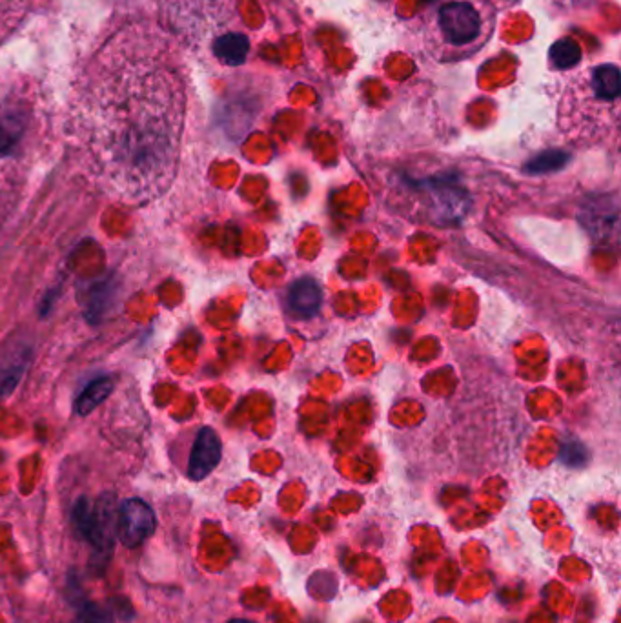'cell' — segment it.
Segmentation results:
<instances>
[{"mask_svg": "<svg viewBox=\"0 0 621 623\" xmlns=\"http://www.w3.org/2000/svg\"><path fill=\"white\" fill-rule=\"evenodd\" d=\"M186 112V72L170 35L152 22H126L77 73L68 133L108 192L144 203L174 181Z\"/></svg>", "mask_w": 621, "mask_h": 623, "instance_id": "6da1fadb", "label": "cell"}, {"mask_svg": "<svg viewBox=\"0 0 621 623\" xmlns=\"http://www.w3.org/2000/svg\"><path fill=\"white\" fill-rule=\"evenodd\" d=\"M496 28V10L487 0H436L423 17V46L441 64L478 55Z\"/></svg>", "mask_w": 621, "mask_h": 623, "instance_id": "7a4b0ae2", "label": "cell"}, {"mask_svg": "<svg viewBox=\"0 0 621 623\" xmlns=\"http://www.w3.org/2000/svg\"><path fill=\"white\" fill-rule=\"evenodd\" d=\"M620 68L612 62L572 75L561 95L560 121L567 132H603L614 128L620 112Z\"/></svg>", "mask_w": 621, "mask_h": 623, "instance_id": "3957f363", "label": "cell"}, {"mask_svg": "<svg viewBox=\"0 0 621 623\" xmlns=\"http://www.w3.org/2000/svg\"><path fill=\"white\" fill-rule=\"evenodd\" d=\"M117 501L112 494H102L101 498L93 501L92 527L88 540L93 547L92 569L102 571L112 556L113 545L117 538Z\"/></svg>", "mask_w": 621, "mask_h": 623, "instance_id": "277c9868", "label": "cell"}, {"mask_svg": "<svg viewBox=\"0 0 621 623\" xmlns=\"http://www.w3.org/2000/svg\"><path fill=\"white\" fill-rule=\"evenodd\" d=\"M155 531V514L139 498L123 501L117 509V538L124 547L133 549L146 542Z\"/></svg>", "mask_w": 621, "mask_h": 623, "instance_id": "5b68a950", "label": "cell"}, {"mask_svg": "<svg viewBox=\"0 0 621 623\" xmlns=\"http://www.w3.org/2000/svg\"><path fill=\"white\" fill-rule=\"evenodd\" d=\"M223 456V445L217 432L210 427L199 430L192 447L190 461H188V476L190 480L201 481L214 472Z\"/></svg>", "mask_w": 621, "mask_h": 623, "instance_id": "8992f818", "label": "cell"}, {"mask_svg": "<svg viewBox=\"0 0 621 623\" xmlns=\"http://www.w3.org/2000/svg\"><path fill=\"white\" fill-rule=\"evenodd\" d=\"M133 609L124 598L82 603L73 623H132Z\"/></svg>", "mask_w": 621, "mask_h": 623, "instance_id": "52a82bcc", "label": "cell"}, {"mask_svg": "<svg viewBox=\"0 0 621 623\" xmlns=\"http://www.w3.org/2000/svg\"><path fill=\"white\" fill-rule=\"evenodd\" d=\"M581 223L594 239H609L618 234V203L609 208V197H594L587 208H583Z\"/></svg>", "mask_w": 621, "mask_h": 623, "instance_id": "ba28073f", "label": "cell"}, {"mask_svg": "<svg viewBox=\"0 0 621 623\" xmlns=\"http://www.w3.org/2000/svg\"><path fill=\"white\" fill-rule=\"evenodd\" d=\"M323 305V292L316 279L303 277L288 290V307L297 316L310 319L316 316Z\"/></svg>", "mask_w": 621, "mask_h": 623, "instance_id": "9c48e42d", "label": "cell"}, {"mask_svg": "<svg viewBox=\"0 0 621 623\" xmlns=\"http://www.w3.org/2000/svg\"><path fill=\"white\" fill-rule=\"evenodd\" d=\"M44 0H0V46L11 39Z\"/></svg>", "mask_w": 621, "mask_h": 623, "instance_id": "30bf717a", "label": "cell"}, {"mask_svg": "<svg viewBox=\"0 0 621 623\" xmlns=\"http://www.w3.org/2000/svg\"><path fill=\"white\" fill-rule=\"evenodd\" d=\"M250 52V42L241 33H223L214 42L215 57L228 66H239L246 61V55Z\"/></svg>", "mask_w": 621, "mask_h": 623, "instance_id": "8fae6325", "label": "cell"}, {"mask_svg": "<svg viewBox=\"0 0 621 623\" xmlns=\"http://www.w3.org/2000/svg\"><path fill=\"white\" fill-rule=\"evenodd\" d=\"M113 381L110 378H99L92 381L86 389L82 390L79 398L75 401V412L79 416H86L97 409L104 399L112 394Z\"/></svg>", "mask_w": 621, "mask_h": 623, "instance_id": "7c38bea8", "label": "cell"}, {"mask_svg": "<svg viewBox=\"0 0 621 623\" xmlns=\"http://www.w3.org/2000/svg\"><path fill=\"white\" fill-rule=\"evenodd\" d=\"M30 352H17L10 361L0 367V398H8L15 387L19 385L24 370L28 367Z\"/></svg>", "mask_w": 621, "mask_h": 623, "instance_id": "4fadbf2b", "label": "cell"}, {"mask_svg": "<svg viewBox=\"0 0 621 623\" xmlns=\"http://www.w3.org/2000/svg\"><path fill=\"white\" fill-rule=\"evenodd\" d=\"M581 59L580 42L574 41L572 37L558 39L550 46L549 61L552 68L556 70H571Z\"/></svg>", "mask_w": 621, "mask_h": 623, "instance_id": "5bb4252c", "label": "cell"}, {"mask_svg": "<svg viewBox=\"0 0 621 623\" xmlns=\"http://www.w3.org/2000/svg\"><path fill=\"white\" fill-rule=\"evenodd\" d=\"M569 161H571V155L565 152H545L525 164L523 172L527 175L554 174V172L563 170Z\"/></svg>", "mask_w": 621, "mask_h": 623, "instance_id": "9a60e30c", "label": "cell"}, {"mask_svg": "<svg viewBox=\"0 0 621 623\" xmlns=\"http://www.w3.org/2000/svg\"><path fill=\"white\" fill-rule=\"evenodd\" d=\"M92 512L93 501L88 500V498H79L75 501L72 511L73 531L82 540H88L90 527H92Z\"/></svg>", "mask_w": 621, "mask_h": 623, "instance_id": "2e32d148", "label": "cell"}, {"mask_svg": "<svg viewBox=\"0 0 621 623\" xmlns=\"http://www.w3.org/2000/svg\"><path fill=\"white\" fill-rule=\"evenodd\" d=\"M560 460L572 469L585 467L589 461V450L578 440L565 441L561 443Z\"/></svg>", "mask_w": 621, "mask_h": 623, "instance_id": "e0dca14e", "label": "cell"}, {"mask_svg": "<svg viewBox=\"0 0 621 623\" xmlns=\"http://www.w3.org/2000/svg\"><path fill=\"white\" fill-rule=\"evenodd\" d=\"M17 143V130L0 115V155L10 152Z\"/></svg>", "mask_w": 621, "mask_h": 623, "instance_id": "ac0fdd59", "label": "cell"}, {"mask_svg": "<svg viewBox=\"0 0 621 623\" xmlns=\"http://www.w3.org/2000/svg\"><path fill=\"white\" fill-rule=\"evenodd\" d=\"M561 10H574V8H583L587 4H591L592 0H554Z\"/></svg>", "mask_w": 621, "mask_h": 623, "instance_id": "d6986e66", "label": "cell"}, {"mask_svg": "<svg viewBox=\"0 0 621 623\" xmlns=\"http://www.w3.org/2000/svg\"><path fill=\"white\" fill-rule=\"evenodd\" d=\"M490 6L496 11H505L514 8L516 4H520L521 0H487Z\"/></svg>", "mask_w": 621, "mask_h": 623, "instance_id": "ffe728a7", "label": "cell"}, {"mask_svg": "<svg viewBox=\"0 0 621 623\" xmlns=\"http://www.w3.org/2000/svg\"><path fill=\"white\" fill-rule=\"evenodd\" d=\"M228 623H252V622H248V620H232V622H228Z\"/></svg>", "mask_w": 621, "mask_h": 623, "instance_id": "44dd1931", "label": "cell"}]
</instances>
